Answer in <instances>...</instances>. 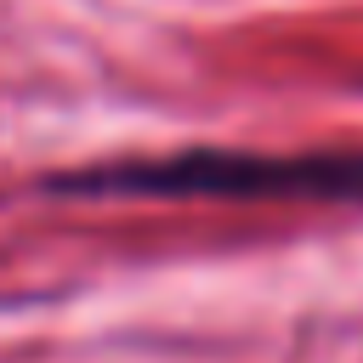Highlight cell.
Instances as JSON below:
<instances>
[{
  "mask_svg": "<svg viewBox=\"0 0 363 363\" xmlns=\"http://www.w3.org/2000/svg\"><path fill=\"white\" fill-rule=\"evenodd\" d=\"M68 199H227V204H363V153H238L182 147L51 176Z\"/></svg>",
  "mask_w": 363,
  "mask_h": 363,
  "instance_id": "6da1fadb",
  "label": "cell"
}]
</instances>
